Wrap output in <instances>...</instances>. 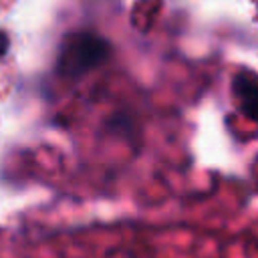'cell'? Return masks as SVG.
Wrapping results in <instances>:
<instances>
[{"mask_svg": "<svg viewBox=\"0 0 258 258\" xmlns=\"http://www.w3.org/2000/svg\"><path fill=\"white\" fill-rule=\"evenodd\" d=\"M109 54L111 44L103 36L95 32H73L60 42L56 71L62 77H81L103 64Z\"/></svg>", "mask_w": 258, "mask_h": 258, "instance_id": "6da1fadb", "label": "cell"}, {"mask_svg": "<svg viewBox=\"0 0 258 258\" xmlns=\"http://www.w3.org/2000/svg\"><path fill=\"white\" fill-rule=\"evenodd\" d=\"M232 91L238 101V109L250 121H258V75L252 71L236 73L232 79Z\"/></svg>", "mask_w": 258, "mask_h": 258, "instance_id": "7a4b0ae2", "label": "cell"}, {"mask_svg": "<svg viewBox=\"0 0 258 258\" xmlns=\"http://www.w3.org/2000/svg\"><path fill=\"white\" fill-rule=\"evenodd\" d=\"M8 50V36L4 32H0V56Z\"/></svg>", "mask_w": 258, "mask_h": 258, "instance_id": "3957f363", "label": "cell"}]
</instances>
